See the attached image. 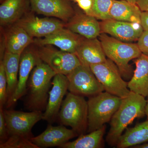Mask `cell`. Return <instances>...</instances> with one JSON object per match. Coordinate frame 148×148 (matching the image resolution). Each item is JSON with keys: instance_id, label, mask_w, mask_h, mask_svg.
<instances>
[{"instance_id": "obj_1", "label": "cell", "mask_w": 148, "mask_h": 148, "mask_svg": "<svg viewBox=\"0 0 148 148\" xmlns=\"http://www.w3.org/2000/svg\"><path fill=\"white\" fill-rule=\"evenodd\" d=\"M142 95L131 91L126 97L122 98L120 106L114 114L110 122V129L106 137L109 145L116 146L125 130L137 118L145 115L147 101Z\"/></svg>"}, {"instance_id": "obj_2", "label": "cell", "mask_w": 148, "mask_h": 148, "mask_svg": "<svg viewBox=\"0 0 148 148\" xmlns=\"http://www.w3.org/2000/svg\"><path fill=\"white\" fill-rule=\"evenodd\" d=\"M56 73L47 64L41 62L35 66L27 83L25 106L30 111L45 110L51 79Z\"/></svg>"}, {"instance_id": "obj_3", "label": "cell", "mask_w": 148, "mask_h": 148, "mask_svg": "<svg viewBox=\"0 0 148 148\" xmlns=\"http://www.w3.org/2000/svg\"><path fill=\"white\" fill-rule=\"evenodd\" d=\"M100 40L106 56L116 65L122 76L127 79L132 77V68L129 62L143 53L138 44L121 41L104 33L100 35Z\"/></svg>"}, {"instance_id": "obj_4", "label": "cell", "mask_w": 148, "mask_h": 148, "mask_svg": "<svg viewBox=\"0 0 148 148\" xmlns=\"http://www.w3.org/2000/svg\"><path fill=\"white\" fill-rule=\"evenodd\" d=\"M121 101L120 97L106 91L88 98L87 132L97 130L110 121Z\"/></svg>"}, {"instance_id": "obj_5", "label": "cell", "mask_w": 148, "mask_h": 148, "mask_svg": "<svg viewBox=\"0 0 148 148\" xmlns=\"http://www.w3.org/2000/svg\"><path fill=\"white\" fill-rule=\"evenodd\" d=\"M58 116L62 124L71 127L79 136L87 131L88 106L84 96L67 93Z\"/></svg>"}, {"instance_id": "obj_6", "label": "cell", "mask_w": 148, "mask_h": 148, "mask_svg": "<svg viewBox=\"0 0 148 148\" xmlns=\"http://www.w3.org/2000/svg\"><path fill=\"white\" fill-rule=\"evenodd\" d=\"M90 67L106 92L122 98L131 92L128 82L123 79L119 69L110 59L108 58L103 63L92 65Z\"/></svg>"}, {"instance_id": "obj_7", "label": "cell", "mask_w": 148, "mask_h": 148, "mask_svg": "<svg viewBox=\"0 0 148 148\" xmlns=\"http://www.w3.org/2000/svg\"><path fill=\"white\" fill-rule=\"evenodd\" d=\"M35 49L40 59L56 74L67 75L81 65L75 53L58 50L50 45H37Z\"/></svg>"}, {"instance_id": "obj_8", "label": "cell", "mask_w": 148, "mask_h": 148, "mask_svg": "<svg viewBox=\"0 0 148 148\" xmlns=\"http://www.w3.org/2000/svg\"><path fill=\"white\" fill-rule=\"evenodd\" d=\"M66 76L69 92L74 94L89 98L105 91L90 67L81 64Z\"/></svg>"}, {"instance_id": "obj_9", "label": "cell", "mask_w": 148, "mask_h": 148, "mask_svg": "<svg viewBox=\"0 0 148 148\" xmlns=\"http://www.w3.org/2000/svg\"><path fill=\"white\" fill-rule=\"evenodd\" d=\"M8 136L18 135L31 139L32 130L36 123L42 120L41 111L24 112L14 110H3Z\"/></svg>"}, {"instance_id": "obj_10", "label": "cell", "mask_w": 148, "mask_h": 148, "mask_svg": "<svg viewBox=\"0 0 148 148\" xmlns=\"http://www.w3.org/2000/svg\"><path fill=\"white\" fill-rule=\"evenodd\" d=\"M42 61L35 49H26L21 54L18 84L13 95L6 104L7 108L12 107L26 94L27 83L30 75L35 66Z\"/></svg>"}, {"instance_id": "obj_11", "label": "cell", "mask_w": 148, "mask_h": 148, "mask_svg": "<svg viewBox=\"0 0 148 148\" xmlns=\"http://www.w3.org/2000/svg\"><path fill=\"white\" fill-rule=\"evenodd\" d=\"M26 14L15 24L22 27L32 38L45 37L66 27V23L56 18H40Z\"/></svg>"}, {"instance_id": "obj_12", "label": "cell", "mask_w": 148, "mask_h": 148, "mask_svg": "<svg viewBox=\"0 0 148 148\" xmlns=\"http://www.w3.org/2000/svg\"><path fill=\"white\" fill-rule=\"evenodd\" d=\"M100 24L101 33L109 34L124 42L138 40L144 32L141 23L109 19L103 20Z\"/></svg>"}, {"instance_id": "obj_13", "label": "cell", "mask_w": 148, "mask_h": 148, "mask_svg": "<svg viewBox=\"0 0 148 148\" xmlns=\"http://www.w3.org/2000/svg\"><path fill=\"white\" fill-rule=\"evenodd\" d=\"M52 87L49 92V97L42 120L48 122L55 121L63 103V98L69 90V82L65 75L56 74L51 82Z\"/></svg>"}, {"instance_id": "obj_14", "label": "cell", "mask_w": 148, "mask_h": 148, "mask_svg": "<svg viewBox=\"0 0 148 148\" xmlns=\"http://www.w3.org/2000/svg\"><path fill=\"white\" fill-rule=\"evenodd\" d=\"M32 10L39 14L53 16L67 23L74 15L69 0H29Z\"/></svg>"}, {"instance_id": "obj_15", "label": "cell", "mask_w": 148, "mask_h": 148, "mask_svg": "<svg viewBox=\"0 0 148 148\" xmlns=\"http://www.w3.org/2000/svg\"><path fill=\"white\" fill-rule=\"evenodd\" d=\"M78 136L73 129H68L62 125L53 126L49 125L41 134L32 137L30 140L39 148L59 147Z\"/></svg>"}, {"instance_id": "obj_16", "label": "cell", "mask_w": 148, "mask_h": 148, "mask_svg": "<svg viewBox=\"0 0 148 148\" xmlns=\"http://www.w3.org/2000/svg\"><path fill=\"white\" fill-rule=\"evenodd\" d=\"M83 38L65 27L43 38L35 39L33 43L38 46L54 45L63 51L75 53Z\"/></svg>"}, {"instance_id": "obj_17", "label": "cell", "mask_w": 148, "mask_h": 148, "mask_svg": "<svg viewBox=\"0 0 148 148\" xmlns=\"http://www.w3.org/2000/svg\"><path fill=\"white\" fill-rule=\"evenodd\" d=\"M75 54L84 66L101 64L107 60L101 41L97 38L87 39L83 37L78 45Z\"/></svg>"}, {"instance_id": "obj_18", "label": "cell", "mask_w": 148, "mask_h": 148, "mask_svg": "<svg viewBox=\"0 0 148 148\" xmlns=\"http://www.w3.org/2000/svg\"><path fill=\"white\" fill-rule=\"evenodd\" d=\"M66 28L87 39L96 38L101 34L100 24L97 18L86 14L74 15L66 23Z\"/></svg>"}, {"instance_id": "obj_19", "label": "cell", "mask_w": 148, "mask_h": 148, "mask_svg": "<svg viewBox=\"0 0 148 148\" xmlns=\"http://www.w3.org/2000/svg\"><path fill=\"white\" fill-rule=\"evenodd\" d=\"M4 33L5 51L21 55L34 40L22 27L16 24L8 26Z\"/></svg>"}, {"instance_id": "obj_20", "label": "cell", "mask_w": 148, "mask_h": 148, "mask_svg": "<svg viewBox=\"0 0 148 148\" xmlns=\"http://www.w3.org/2000/svg\"><path fill=\"white\" fill-rule=\"evenodd\" d=\"M0 5V24L8 26L15 24L28 13L29 0H3Z\"/></svg>"}, {"instance_id": "obj_21", "label": "cell", "mask_w": 148, "mask_h": 148, "mask_svg": "<svg viewBox=\"0 0 148 148\" xmlns=\"http://www.w3.org/2000/svg\"><path fill=\"white\" fill-rule=\"evenodd\" d=\"M134 62L136 68L128 82V88L145 98L148 97V56L142 53Z\"/></svg>"}, {"instance_id": "obj_22", "label": "cell", "mask_w": 148, "mask_h": 148, "mask_svg": "<svg viewBox=\"0 0 148 148\" xmlns=\"http://www.w3.org/2000/svg\"><path fill=\"white\" fill-rule=\"evenodd\" d=\"M142 12L137 4L125 0H113L110 16L112 19L115 20L141 23Z\"/></svg>"}, {"instance_id": "obj_23", "label": "cell", "mask_w": 148, "mask_h": 148, "mask_svg": "<svg viewBox=\"0 0 148 148\" xmlns=\"http://www.w3.org/2000/svg\"><path fill=\"white\" fill-rule=\"evenodd\" d=\"M119 139L117 148H127L148 142V121L140 123L134 127L126 128Z\"/></svg>"}, {"instance_id": "obj_24", "label": "cell", "mask_w": 148, "mask_h": 148, "mask_svg": "<svg viewBox=\"0 0 148 148\" xmlns=\"http://www.w3.org/2000/svg\"><path fill=\"white\" fill-rule=\"evenodd\" d=\"M20 57L21 55L5 51L2 59L7 82V101L13 95L18 84Z\"/></svg>"}, {"instance_id": "obj_25", "label": "cell", "mask_w": 148, "mask_h": 148, "mask_svg": "<svg viewBox=\"0 0 148 148\" xmlns=\"http://www.w3.org/2000/svg\"><path fill=\"white\" fill-rule=\"evenodd\" d=\"M106 125L87 135L82 134L73 142L64 143L58 147L61 148H101L104 147L103 137L106 132Z\"/></svg>"}, {"instance_id": "obj_26", "label": "cell", "mask_w": 148, "mask_h": 148, "mask_svg": "<svg viewBox=\"0 0 148 148\" xmlns=\"http://www.w3.org/2000/svg\"><path fill=\"white\" fill-rule=\"evenodd\" d=\"M113 0H92V8L87 15L102 20L112 19L110 11Z\"/></svg>"}, {"instance_id": "obj_27", "label": "cell", "mask_w": 148, "mask_h": 148, "mask_svg": "<svg viewBox=\"0 0 148 148\" xmlns=\"http://www.w3.org/2000/svg\"><path fill=\"white\" fill-rule=\"evenodd\" d=\"M0 148H39L32 143L30 139L22 135H9L0 144Z\"/></svg>"}, {"instance_id": "obj_28", "label": "cell", "mask_w": 148, "mask_h": 148, "mask_svg": "<svg viewBox=\"0 0 148 148\" xmlns=\"http://www.w3.org/2000/svg\"><path fill=\"white\" fill-rule=\"evenodd\" d=\"M7 82L3 62L0 61V108H3L7 102Z\"/></svg>"}, {"instance_id": "obj_29", "label": "cell", "mask_w": 148, "mask_h": 148, "mask_svg": "<svg viewBox=\"0 0 148 148\" xmlns=\"http://www.w3.org/2000/svg\"><path fill=\"white\" fill-rule=\"evenodd\" d=\"M8 137L7 128L4 115L3 109L0 108V139L1 143L7 139Z\"/></svg>"}, {"instance_id": "obj_30", "label": "cell", "mask_w": 148, "mask_h": 148, "mask_svg": "<svg viewBox=\"0 0 148 148\" xmlns=\"http://www.w3.org/2000/svg\"><path fill=\"white\" fill-rule=\"evenodd\" d=\"M138 45L142 53L148 56V32L144 31L138 39Z\"/></svg>"}, {"instance_id": "obj_31", "label": "cell", "mask_w": 148, "mask_h": 148, "mask_svg": "<svg viewBox=\"0 0 148 148\" xmlns=\"http://www.w3.org/2000/svg\"><path fill=\"white\" fill-rule=\"evenodd\" d=\"M77 3L79 6L87 14L92 8V0H80Z\"/></svg>"}, {"instance_id": "obj_32", "label": "cell", "mask_w": 148, "mask_h": 148, "mask_svg": "<svg viewBox=\"0 0 148 148\" xmlns=\"http://www.w3.org/2000/svg\"><path fill=\"white\" fill-rule=\"evenodd\" d=\"M141 23L144 31L148 32V12L142 11Z\"/></svg>"}, {"instance_id": "obj_33", "label": "cell", "mask_w": 148, "mask_h": 148, "mask_svg": "<svg viewBox=\"0 0 148 148\" xmlns=\"http://www.w3.org/2000/svg\"><path fill=\"white\" fill-rule=\"evenodd\" d=\"M136 4L142 11L148 12V0H138Z\"/></svg>"}, {"instance_id": "obj_34", "label": "cell", "mask_w": 148, "mask_h": 148, "mask_svg": "<svg viewBox=\"0 0 148 148\" xmlns=\"http://www.w3.org/2000/svg\"><path fill=\"white\" fill-rule=\"evenodd\" d=\"M134 148H148V143H145L141 145H137L132 147Z\"/></svg>"}, {"instance_id": "obj_35", "label": "cell", "mask_w": 148, "mask_h": 148, "mask_svg": "<svg viewBox=\"0 0 148 148\" xmlns=\"http://www.w3.org/2000/svg\"><path fill=\"white\" fill-rule=\"evenodd\" d=\"M145 115L147 116V120L148 121V99L147 101L145 108Z\"/></svg>"}, {"instance_id": "obj_36", "label": "cell", "mask_w": 148, "mask_h": 148, "mask_svg": "<svg viewBox=\"0 0 148 148\" xmlns=\"http://www.w3.org/2000/svg\"><path fill=\"white\" fill-rule=\"evenodd\" d=\"M125 1H127L129 2L132 3L133 4H136L138 0H125Z\"/></svg>"}, {"instance_id": "obj_37", "label": "cell", "mask_w": 148, "mask_h": 148, "mask_svg": "<svg viewBox=\"0 0 148 148\" xmlns=\"http://www.w3.org/2000/svg\"><path fill=\"white\" fill-rule=\"evenodd\" d=\"M74 1H77V2L78 1H80V0H74Z\"/></svg>"}]
</instances>
